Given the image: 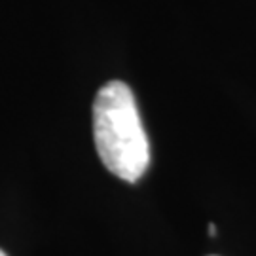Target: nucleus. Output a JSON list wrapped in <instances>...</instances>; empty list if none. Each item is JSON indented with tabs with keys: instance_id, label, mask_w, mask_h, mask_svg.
Here are the masks:
<instances>
[{
	"instance_id": "1",
	"label": "nucleus",
	"mask_w": 256,
	"mask_h": 256,
	"mask_svg": "<svg viewBox=\"0 0 256 256\" xmlns=\"http://www.w3.org/2000/svg\"><path fill=\"white\" fill-rule=\"evenodd\" d=\"M93 138L104 167L122 180L137 182L150 164V144L128 84L112 80L93 102Z\"/></svg>"
},
{
	"instance_id": "2",
	"label": "nucleus",
	"mask_w": 256,
	"mask_h": 256,
	"mask_svg": "<svg viewBox=\"0 0 256 256\" xmlns=\"http://www.w3.org/2000/svg\"><path fill=\"white\" fill-rule=\"evenodd\" d=\"M209 236H216V228H214V224H209Z\"/></svg>"
},
{
	"instance_id": "3",
	"label": "nucleus",
	"mask_w": 256,
	"mask_h": 256,
	"mask_svg": "<svg viewBox=\"0 0 256 256\" xmlns=\"http://www.w3.org/2000/svg\"><path fill=\"white\" fill-rule=\"evenodd\" d=\"M0 256H6V252H4V250H0Z\"/></svg>"
}]
</instances>
